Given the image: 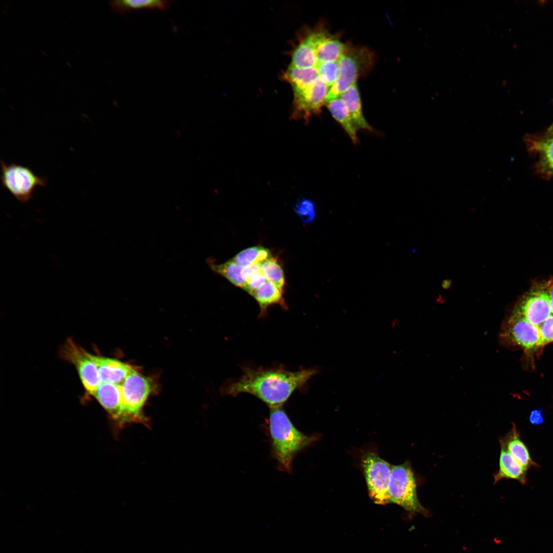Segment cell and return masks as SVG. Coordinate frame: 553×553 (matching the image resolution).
<instances>
[{
  "label": "cell",
  "mask_w": 553,
  "mask_h": 553,
  "mask_svg": "<svg viewBox=\"0 0 553 553\" xmlns=\"http://www.w3.org/2000/svg\"><path fill=\"white\" fill-rule=\"evenodd\" d=\"M552 285L551 281L537 283L523 296L514 311L539 327L552 314L550 291Z\"/></svg>",
  "instance_id": "9c48e42d"
},
{
  "label": "cell",
  "mask_w": 553,
  "mask_h": 553,
  "mask_svg": "<svg viewBox=\"0 0 553 553\" xmlns=\"http://www.w3.org/2000/svg\"><path fill=\"white\" fill-rule=\"evenodd\" d=\"M542 346L553 342V314L539 327Z\"/></svg>",
  "instance_id": "4316f807"
},
{
  "label": "cell",
  "mask_w": 553,
  "mask_h": 553,
  "mask_svg": "<svg viewBox=\"0 0 553 553\" xmlns=\"http://www.w3.org/2000/svg\"><path fill=\"white\" fill-rule=\"evenodd\" d=\"M261 272L267 281L274 284L283 290L285 285V275L283 268L278 260L272 257L260 264Z\"/></svg>",
  "instance_id": "7402d4cb"
},
{
  "label": "cell",
  "mask_w": 553,
  "mask_h": 553,
  "mask_svg": "<svg viewBox=\"0 0 553 553\" xmlns=\"http://www.w3.org/2000/svg\"><path fill=\"white\" fill-rule=\"evenodd\" d=\"M261 246H252L246 248L233 257L232 261L243 267L260 264L259 253Z\"/></svg>",
  "instance_id": "603a6c76"
},
{
  "label": "cell",
  "mask_w": 553,
  "mask_h": 553,
  "mask_svg": "<svg viewBox=\"0 0 553 553\" xmlns=\"http://www.w3.org/2000/svg\"><path fill=\"white\" fill-rule=\"evenodd\" d=\"M530 423L535 426L541 425L544 421L542 409L532 410L528 417Z\"/></svg>",
  "instance_id": "83f0119b"
},
{
  "label": "cell",
  "mask_w": 553,
  "mask_h": 553,
  "mask_svg": "<svg viewBox=\"0 0 553 553\" xmlns=\"http://www.w3.org/2000/svg\"><path fill=\"white\" fill-rule=\"evenodd\" d=\"M550 304L551 313L553 314V285L550 291Z\"/></svg>",
  "instance_id": "f1b7e54d"
},
{
  "label": "cell",
  "mask_w": 553,
  "mask_h": 553,
  "mask_svg": "<svg viewBox=\"0 0 553 553\" xmlns=\"http://www.w3.org/2000/svg\"><path fill=\"white\" fill-rule=\"evenodd\" d=\"M338 61L323 62L318 64L317 69L319 78L330 88L336 81L338 76Z\"/></svg>",
  "instance_id": "cb8c5ba5"
},
{
  "label": "cell",
  "mask_w": 553,
  "mask_h": 553,
  "mask_svg": "<svg viewBox=\"0 0 553 553\" xmlns=\"http://www.w3.org/2000/svg\"><path fill=\"white\" fill-rule=\"evenodd\" d=\"M340 97L345 102L357 131L366 130L373 132V127L370 125L364 116L361 98L357 84H355L350 87Z\"/></svg>",
  "instance_id": "e0dca14e"
},
{
  "label": "cell",
  "mask_w": 553,
  "mask_h": 553,
  "mask_svg": "<svg viewBox=\"0 0 553 553\" xmlns=\"http://www.w3.org/2000/svg\"><path fill=\"white\" fill-rule=\"evenodd\" d=\"M250 294L259 305L260 317L265 316L268 307L273 305H278L283 309H287V306L283 297V290L268 281H266L260 287L251 292Z\"/></svg>",
  "instance_id": "9a60e30c"
},
{
  "label": "cell",
  "mask_w": 553,
  "mask_h": 553,
  "mask_svg": "<svg viewBox=\"0 0 553 553\" xmlns=\"http://www.w3.org/2000/svg\"><path fill=\"white\" fill-rule=\"evenodd\" d=\"M270 409L268 427L272 454L279 467L290 473L296 454L314 442L316 437L297 429L282 407Z\"/></svg>",
  "instance_id": "7a4b0ae2"
},
{
  "label": "cell",
  "mask_w": 553,
  "mask_h": 553,
  "mask_svg": "<svg viewBox=\"0 0 553 553\" xmlns=\"http://www.w3.org/2000/svg\"><path fill=\"white\" fill-rule=\"evenodd\" d=\"M294 209L305 223H310L315 217V206L310 200H302L299 201Z\"/></svg>",
  "instance_id": "d4e9b609"
},
{
  "label": "cell",
  "mask_w": 553,
  "mask_h": 553,
  "mask_svg": "<svg viewBox=\"0 0 553 553\" xmlns=\"http://www.w3.org/2000/svg\"><path fill=\"white\" fill-rule=\"evenodd\" d=\"M388 494L390 503L403 508L411 516L429 515V512L420 502L417 493V483L410 463L392 465Z\"/></svg>",
  "instance_id": "277c9868"
},
{
  "label": "cell",
  "mask_w": 553,
  "mask_h": 553,
  "mask_svg": "<svg viewBox=\"0 0 553 553\" xmlns=\"http://www.w3.org/2000/svg\"><path fill=\"white\" fill-rule=\"evenodd\" d=\"M551 133L553 134V124H552V126L551 127ZM552 136H553V135Z\"/></svg>",
  "instance_id": "f546056e"
},
{
  "label": "cell",
  "mask_w": 553,
  "mask_h": 553,
  "mask_svg": "<svg viewBox=\"0 0 553 553\" xmlns=\"http://www.w3.org/2000/svg\"><path fill=\"white\" fill-rule=\"evenodd\" d=\"M325 105L333 118L341 125L354 144L359 141L356 129L348 110L341 97L326 101Z\"/></svg>",
  "instance_id": "ac0fdd59"
},
{
  "label": "cell",
  "mask_w": 553,
  "mask_h": 553,
  "mask_svg": "<svg viewBox=\"0 0 553 553\" xmlns=\"http://www.w3.org/2000/svg\"><path fill=\"white\" fill-rule=\"evenodd\" d=\"M210 266L214 271L225 278L232 284L245 290L249 276L247 267L239 265L231 259L222 264H212Z\"/></svg>",
  "instance_id": "ffe728a7"
},
{
  "label": "cell",
  "mask_w": 553,
  "mask_h": 553,
  "mask_svg": "<svg viewBox=\"0 0 553 553\" xmlns=\"http://www.w3.org/2000/svg\"><path fill=\"white\" fill-rule=\"evenodd\" d=\"M501 452L499 459V469L494 475V483L500 480L514 479L522 484L527 482V470L524 468L512 456L502 443H500Z\"/></svg>",
  "instance_id": "5bb4252c"
},
{
  "label": "cell",
  "mask_w": 553,
  "mask_h": 553,
  "mask_svg": "<svg viewBox=\"0 0 553 553\" xmlns=\"http://www.w3.org/2000/svg\"><path fill=\"white\" fill-rule=\"evenodd\" d=\"M512 424L511 430L505 436L500 439V443L504 444L512 456L527 470L531 467H538L539 465L532 460L526 445L522 440L517 427L514 423Z\"/></svg>",
  "instance_id": "2e32d148"
},
{
  "label": "cell",
  "mask_w": 553,
  "mask_h": 553,
  "mask_svg": "<svg viewBox=\"0 0 553 553\" xmlns=\"http://www.w3.org/2000/svg\"><path fill=\"white\" fill-rule=\"evenodd\" d=\"M61 355L76 368L82 384L89 393L93 395L101 384L96 365L90 353L78 347L71 339L66 342L61 350Z\"/></svg>",
  "instance_id": "8fae6325"
},
{
  "label": "cell",
  "mask_w": 553,
  "mask_h": 553,
  "mask_svg": "<svg viewBox=\"0 0 553 553\" xmlns=\"http://www.w3.org/2000/svg\"><path fill=\"white\" fill-rule=\"evenodd\" d=\"M530 150L539 156L538 166L546 175L553 176V136L528 140Z\"/></svg>",
  "instance_id": "d6986e66"
},
{
  "label": "cell",
  "mask_w": 553,
  "mask_h": 553,
  "mask_svg": "<svg viewBox=\"0 0 553 553\" xmlns=\"http://www.w3.org/2000/svg\"><path fill=\"white\" fill-rule=\"evenodd\" d=\"M360 465L370 498L377 504L390 503L388 487L392 465L372 451L361 454Z\"/></svg>",
  "instance_id": "8992f818"
},
{
  "label": "cell",
  "mask_w": 553,
  "mask_h": 553,
  "mask_svg": "<svg viewBox=\"0 0 553 553\" xmlns=\"http://www.w3.org/2000/svg\"><path fill=\"white\" fill-rule=\"evenodd\" d=\"M374 60V53L368 48L347 45L338 61L337 78L329 88L326 101L340 97L350 87L356 84L357 79L371 69Z\"/></svg>",
  "instance_id": "3957f363"
},
{
  "label": "cell",
  "mask_w": 553,
  "mask_h": 553,
  "mask_svg": "<svg viewBox=\"0 0 553 553\" xmlns=\"http://www.w3.org/2000/svg\"><path fill=\"white\" fill-rule=\"evenodd\" d=\"M499 337L504 345H517L527 350L542 346L538 327L514 310L503 324Z\"/></svg>",
  "instance_id": "ba28073f"
},
{
  "label": "cell",
  "mask_w": 553,
  "mask_h": 553,
  "mask_svg": "<svg viewBox=\"0 0 553 553\" xmlns=\"http://www.w3.org/2000/svg\"><path fill=\"white\" fill-rule=\"evenodd\" d=\"M120 386L122 406L120 427L132 422L147 425L142 408L152 390L150 380L135 371Z\"/></svg>",
  "instance_id": "5b68a950"
},
{
  "label": "cell",
  "mask_w": 553,
  "mask_h": 553,
  "mask_svg": "<svg viewBox=\"0 0 553 553\" xmlns=\"http://www.w3.org/2000/svg\"><path fill=\"white\" fill-rule=\"evenodd\" d=\"M1 181L5 188L22 203L29 201L38 186H45L47 180L37 176L29 167L1 160Z\"/></svg>",
  "instance_id": "52a82bcc"
},
{
  "label": "cell",
  "mask_w": 553,
  "mask_h": 553,
  "mask_svg": "<svg viewBox=\"0 0 553 553\" xmlns=\"http://www.w3.org/2000/svg\"><path fill=\"white\" fill-rule=\"evenodd\" d=\"M93 395L120 427L122 416L120 385L101 382Z\"/></svg>",
  "instance_id": "7c38bea8"
},
{
  "label": "cell",
  "mask_w": 553,
  "mask_h": 553,
  "mask_svg": "<svg viewBox=\"0 0 553 553\" xmlns=\"http://www.w3.org/2000/svg\"><path fill=\"white\" fill-rule=\"evenodd\" d=\"M329 88L318 78L306 90L293 96L291 119L308 122L311 117L318 115L325 105Z\"/></svg>",
  "instance_id": "30bf717a"
},
{
  "label": "cell",
  "mask_w": 553,
  "mask_h": 553,
  "mask_svg": "<svg viewBox=\"0 0 553 553\" xmlns=\"http://www.w3.org/2000/svg\"><path fill=\"white\" fill-rule=\"evenodd\" d=\"M239 377L226 381L222 388L225 396L248 393L270 408L282 407L292 394L302 388L316 374L315 369L292 371L282 367L254 368L245 366Z\"/></svg>",
  "instance_id": "6da1fadb"
},
{
  "label": "cell",
  "mask_w": 553,
  "mask_h": 553,
  "mask_svg": "<svg viewBox=\"0 0 553 553\" xmlns=\"http://www.w3.org/2000/svg\"><path fill=\"white\" fill-rule=\"evenodd\" d=\"M267 281L261 272L260 265L250 274L246 281L245 291L249 294Z\"/></svg>",
  "instance_id": "484cf974"
},
{
  "label": "cell",
  "mask_w": 553,
  "mask_h": 553,
  "mask_svg": "<svg viewBox=\"0 0 553 553\" xmlns=\"http://www.w3.org/2000/svg\"><path fill=\"white\" fill-rule=\"evenodd\" d=\"M90 357L96 366L101 382L121 385L129 374L135 371L131 366L115 359L91 354Z\"/></svg>",
  "instance_id": "4fadbf2b"
},
{
  "label": "cell",
  "mask_w": 553,
  "mask_h": 553,
  "mask_svg": "<svg viewBox=\"0 0 553 553\" xmlns=\"http://www.w3.org/2000/svg\"><path fill=\"white\" fill-rule=\"evenodd\" d=\"M172 1L162 0H117L110 2L113 12L122 14L127 12L143 9H158L165 10L169 7Z\"/></svg>",
  "instance_id": "44dd1931"
}]
</instances>
